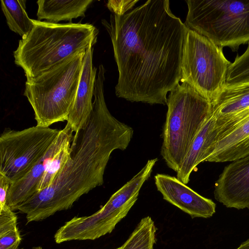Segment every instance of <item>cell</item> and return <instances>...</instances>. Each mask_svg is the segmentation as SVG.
Here are the masks:
<instances>
[{
  "instance_id": "6da1fadb",
  "label": "cell",
  "mask_w": 249,
  "mask_h": 249,
  "mask_svg": "<svg viewBox=\"0 0 249 249\" xmlns=\"http://www.w3.org/2000/svg\"><path fill=\"white\" fill-rule=\"evenodd\" d=\"M112 41L119 78L115 94L132 102L167 104L179 83L188 28L168 0H148L123 15L102 19Z\"/></svg>"
},
{
  "instance_id": "7a4b0ae2",
  "label": "cell",
  "mask_w": 249,
  "mask_h": 249,
  "mask_svg": "<svg viewBox=\"0 0 249 249\" xmlns=\"http://www.w3.org/2000/svg\"><path fill=\"white\" fill-rule=\"evenodd\" d=\"M105 78L95 80L93 110L85 127L73 135L71 158L53 183L18 205L27 223L45 219L70 209L83 195L104 183V175L112 152L125 150L133 137L130 126L116 119L104 97Z\"/></svg>"
},
{
  "instance_id": "3957f363",
  "label": "cell",
  "mask_w": 249,
  "mask_h": 249,
  "mask_svg": "<svg viewBox=\"0 0 249 249\" xmlns=\"http://www.w3.org/2000/svg\"><path fill=\"white\" fill-rule=\"evenodd\" d=\"M31 31L19 40L14 62L27 80L34 78L96 41L98 30L89 23H55L33 19Z\"/></svg>"
},
{
  "instance_id": "277c9868",
  "label": "cell",
  "mask_w": 249,
  "mask_h": 249,
  "mask_svg": "<svg viewBox=\"0 0 249 249\" xmlns=\"http://www.w3.org/2000/svg\"><path fill=\"white\" fill-rule=\"evenodd\" d=\"M162 133L160 154L168 167L177 172L196 136L212 114L211 103L186 83L170 91Z\"/></svg>"
},
{
  "instance_id": "5b68a950",
  "label": "cell",
  "mask_w": 249,
  "mask_h": 249,
  "mask_svg": "<svg viewBox=\"0 0 249 249\" xmlns=\"http://www.w3.org/2000/svg\"><path fill=\"white\" fill-rule=\"evenodd\" d=\"M85 52L26 80L23 95L34 110L37 126L48 127L67 120L80 80Z\"/></svg>"
},
{
  "instance_id": "8992f818",
  "label": "cell",
  "mask_w": 249,
  "mask_h": 249,
  "mask_svg": "<svg viewBox=\"0 0 249 249\" xmlns=\"http://www.w3.org/2000/svg\"><path fill=\"white\" fill-rule=\"evenodd\" d=\"M184 23L218 46L233 52L249 43V0H187Z\"/></svg>"
},
{
  "instance_id": "52a82bcc",
  "label": "cell",
  "mask_w": 249,
  "mask_h": 249,
  "mask_svg": "<svg viewBox=\"0 0 249 249\" xmlns=\"http://www.w3.org/2000/svg\"><path fill=\"white\" fill-rule=\"evenodd\" d=\"M158 159L149 160L130 180L114 193L100 210L89 216H75L54 234L57 244L72 240H95L111 233L138 199L143 183L150 177Z\"/></svg>"
},
{
  "instance_id": "ba28073f",
  "label": "cell",
  "mask_w": 249,
  "mask_h": 249,
  "mask_svg": "<svg viewBox=\"0 0 249 249\" xmlns=\"http://www.w3.org/2000/svg\"><path fill=\"white\" fill-rule=\"evenodd\" d=\"M231 62L222 48L206 36L188 29L183 46L181 83H186L211 104L226 84Z\"/></svg>"
},
{
  "instance_id": "9c48e42d",
  "label": "cell",
  "mask_w": 249,
  "mask_h": 249,
  "mask_svg": "<svg viewBox=\"0 0 249 249\" xmlns=\"http://www.w3.org/2000/svg\"><path fill=\"white\" fill-rule=\"evenodd\" d=\"M59 132L37 125L18 131L6 128L0 136V173L11 183L23 177L44 156Z\"/></svg>"
},
{
  "instance_id": "30bf717a",
  "label": "cell",
  "mask_w": 249,
  "mask_h": 249,
  "mask_svg": "<svg viewBox=\"0 0 249 249\" xmlns=\"http://www.w3.org/2000/svg\"><path fill=\"white\" fill-rule=\"evenodd\" d=\"M214 196L227 208H249V155L225 167L215 183Z\"/></svg>"
},
{
  "instance_id": "8fae6325",
  "label": "cell",
  "mask_w": 249,
  "mask_h": 249,
  "mask_svg": "<svg viewBox=\"0 0 249 249\" xmlns=\"http://www.w3.org/2000/svg\"><path fill=\"white\" fill-rule=\"evenodd\" d=\"M154 180L163 198L192 218H210L215 213L216 204L212 200L200 195L177 178L157 174Z\"/></svg>"
},
{
  "instance_id": "7c38bea8",
  "label": "cell",
  "mask_w": 249,
  "mask_h": 249,
  "mask_svg": "<svg viewBox=\"0 0 249 249\" xmlns=\"http://www.w3.org/2000/svg\"><path fill=\"white\" fill-rule=\"evenodd\" d=\"M249 155V109L222 127L205 161H232Z\"/></svg>"
},
{
  "instance_id": "4fadbf2b",
  "label": "cell",
  "mask_w": 249,
  "mask_h": 249,
  "mask_svg": "<svg viewBox=\"0 0 249 249\" xmlns=\"http://www.w3.org/2000/svg\"><path fill=\"white\" fill-rule=\"evenodd\" d=\"M93 52V45L86 50L80 80L67 120L75 134L85 128L93 110L97 75V69L92 63Z\"/></svg>"
},
{
  "instance_id": "5bb4252c",
  "label": "cell",
  "mask_w": 249,
  "mask_h": 249,
  "mask_svg": "<svg viewBox=\"0 0 249 249\" xmlns=\"http://www.w3.org/2000/svg\"><path fill=\"white\" fill-rule=\"evenodd\" d=\"M217 131L249 109V83L225 87L211 103Z\"/></svg>"
},
{
  "instance_id": "9a60e30c",
  "label": "cell",
  "mask_w": 249,
  "mask_h": 249,
  "mask_svg": "<svg viewBox=\"0 0 249 249\" xmlns=\"http://www.w3.org/2000/svg\"><path fill=\"white\" fill-rule=\"evenodd\" d=\"M215 120L212 114L206 121L194 140L179 169L177 178L187 184L192 172L201 162L205 161L210 155L217 141V130Z\"/></svg>"
},
{
  "instance_id": "2e32d148",
  "label": "cell",
  "mask_w": 249,
  "mask_h": 249,
  "mask_svg": "<svg viewBox=\"0 0 249 249\" xmlns=\"http://www.w3.org/2000/svg\"><path fill=\"white\" fill-rule=\"evenodd\" d=\"M52 145L42 159L25 175L11 183L7 197V204L12 211L37 192L40 179L52 158L57 151Z\"/></svg>"
},
{
  "instance_id": "e0dca14e",
  "label": "cell",
  "mask_w": 249,
  "mask_h": 249,
  "mask_svg": "<svg viewBox=\"0 0 249 249\" xmlns=\"http://www.w3.org/2000/svg\"><path fill=\"white\" fill-rule=\"evenodd\" d=\"M92 0H39L37 18L38 20L58 23L62 20L71 21L73 18L84 17Z\"/></svg>"
},
{
  "instance_id": "ac0fdd59",
  "label": "cell",
  "mask_w": 249,
  "mask_h": 249,
  "mask_svg": "<svg viewBox=\"0 0 249 249\" xmlns=\"http://www.w3.org/2000/svg\"><path fill=\"white\" fill-rule=\"evenodd\" d=\"M25 0H0V6L7 24L13 32L21 37L26 36L32 29L33 22L26 12Z\"/></svg>"
},
{
  "instance_id": "d6986e66",
  "label": "cell",
  "mask_w": 249,
  "mask_h": 249,
  "mask_svg": "<svg viewBox=\"0 0 249 249\" xmlns=\"http://www.w3.org/2000/svg\"><path fill=\"white\" fill-rule=\"evenodd\" d=\"M157 230L151 217L142 218L120 249H154Z\"/></svg>"
},
{
  "instance_id": "ffe728a7",
  "label": "cell",
  "mask_w": 249,
  "mask_h": 249,
  "mask_svg": "<svg viewBox=\"0 0 249 249\" xmlns=\"http://www.w3.org/2000/svg\"><path fill=\"white\" fill-rule=\"evenodd\" d=\"M73 137V134L70 135L52 158L38 183L37 192L50 186L58 173L70 160Z\"/></svg>"
},
{
  "instance_id": "44dd1931",
  "label": "cell",
  "mask_w": 249,
  "mask_h": 249,
  "mask_svg": "<svg viewBox=\"0 0 249 249\" xmlns=\"http://www.w3.org/2000/svg\"><path fill=\"white\" fill-rule=\"evenodd\" d=\"M249 83V43L241 55H237L230 66L225 87L231 88Z\"/></svg>"
},
{
  "instance_id": "7402d4cb",
  "label": "cell",
  "mask_w": 249,
  "mask_h": 249,
  "mask_svg": "<svg viewBox=\"0 0 249 249\" xmlns=\"http://www.w3.org/2000/svg\"><path fill=\"white\" fill-rule=\"evenodd\" d=\"M21 241L18 227L0 231V249H18Z\"/></svg>"
},
{
  "instance_id": "603a6c76",
  "label": "cell",
  "mask_w": 249,
  "mask_h": 249,
  "mask_svg": "<svg viewBox=\"0 0 249 249\" xmlns=\"http://www.w3.org/2000/svg\"><path fill=\"white\" fill-rule=\"evenodd\" d=\"M139 0H108L107 7L113 14L123 15L132 9Z\"/></svg>"
},
{
  "instance_id": "cb8c5ba5",
  "label": "cell",
  "mask_w": 249,
  "mask_h": 249,
  "mask_svg": "<svg viewBox=\"0 0 249 249\" xmlns=\"http://www.w3.org/2000/svg\"><path fill=\"white\" fill-rule=\"evenodd\" d=\"M11 181L3 174L0 173V210L7 205V197Z\"/></svg>"
},
{
  "instance_id": "d4e9b609",
  "label": "cell",
  "mask_w": 249,
  "mask_h": 249,
  "mask_svg": "<svg viewBox=\"0 0 249 249\" xmlns=\"http://www.w3.org/2000/svg\"><path fill=\"white\" fill-rule=\"evenodd\" d=\"M236 249H249V239L243 242Z\"/></svg>"
},
{
  "instance_id": "484cf974",
  "label": "cell",
  "mask_w": 249,
  "mask_h": 249,
  "mask_svg": "<svg viewBox=\"0 0 249 249\" xmlns=\"http://www.w3.org/2000/svg\"><path fill=\"white\" fill-rule=\"evenodd\" d=\"M18 249H23V248H18ZM31 249H43V248L41 247L37 246V247H35L32 248Z\"/></svg>"
},
{
  "instance_id": "4316f807",
  "label": "cell",
  "mask_w": 249,
  "mask_h": 249,
  "mask_svg": "<svg viewBox=\"0 0 249 249\" xmlns=\"http://www.w3.org/2000/svg\"><path fill=\"white\" fill-rule=\"evenodd\" d=\"M120 249V247L118 248H116V249Z\"/></svg>"
}]
</instances>
